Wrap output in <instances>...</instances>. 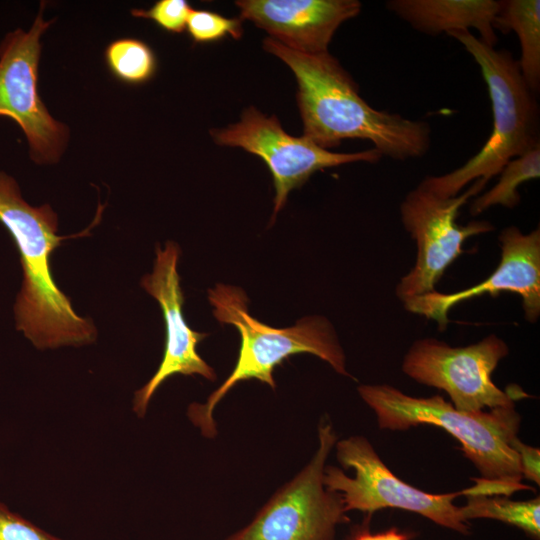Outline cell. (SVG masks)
Listing matches in <instances>:
<instances>
[{
	"label": "cell",
	"instance_id": "1",
	"mask_svg": "<svg viewBox=\"0 0 540 540\" xmlns=\"http://www.w3.org/2000/svg\"><path fill=\"white\" fill-rule=\"evenodd\" d=\"M263 48L295 74L303 136L316 145L329 150L344 139L368 140L382 156L396 160L420 158L429 150L431 127L427 122L371 107L329 52L300 53L270 37L264 39Z\"/></svg>",
	"mask_w": 540,
	"mask_h": 540
},
{
	"label": "cell",
	"instance_id": "2",
	"mask_svg": "<svg viewBox=\"0 0 540 540\" xmlns=\"http://www.w3.org/2000/svg\"><path fill=\"white\" fill-rule=\"evenodd\" d=\"M0 222L18 248L23 269L14 305L17 329L40 350L94 342L97 331L93 322L76 314L53 279L51 256L67 238L56 234V213L49 204L35 207L27 203L14 178L2 171Z\"/></svg>",
	"mask_w": 540,
	"mask_h": 540
},
{
	"label": "cell",
	"instance_id": "3",
	"mask_svg": "<svg viewBox=\"0 0 540 540\" xmlns=\"http://www.w3.org/2000/svg\"><path fill=\"white\" fill-rule=\"evenodd\" d=\"M208 299L214 317L222 324L237 328L241 346L235 367L224 383L204 404L193 403L188 408L190 420L204 436L216 434L213 411L235 384L254 378L274 389V368L293 354H313L337 373L351 376L346 370L345 354L335 330L325 317L307 316L294 326L274 328L250 315L247 296L239 287L218 284L208 291Z\"/></svg>",
	"mask_w": 540,
	"mask_h": 540
},
{
	"label": "cell",
	"instance_id": "4",
	"mask_svg": "<svg viewBox=\"0 0 540 540\" xmlns=\"http://www.w3.org/2000/svg\"><path fill=\"white\" fill-rule=\"evenodd\" d=\"M458 40L480 67L493 112V128L480 151L456 170L426 177L419 185L433 194L457 196L470 182L484 185L513 158L540 146L539 109L511 52L497 50L468 30L447 33Z\"/></svg>",
	"mask_w": 540,
	"mask_h": 540
},
{
	"label": "cell",
	"instance_id": "5",
	"mask_svg": "<svg viewBox=\"0 0 540 540\" xmlns=\"http://www.w3.org/2000/svg\"><path fill=\"white\" fill-rule=\"evenodd\" d=\"M358 393L374 410L381 429L404 431L420 424L438 426L460 442L481 478L509 485L516 491L531 489L522 484L518 454L512 447L521 422L515 406L469 413L456 409L439 395L413 397L387 384L360 385Z\"/></svg>",
	"mask_w": 540,
	"mask_h": 540
},
{
	"label": "cell",
	"instance_id": "6",
	"mask_svg": "<svg viewBox=\"0 0 540 540\" xmlns=\"http://www.w3.org/2000/svg\"><path fill=\"white\" fill-rule=\"evenodd\" d=\"M336 456L346 469L355 471L347 476L341 469L326 465L323 484L340 494L345 511L373 513L382 508H399L418 513L438 525L469 533V524L453 500L463 492L432 494L405 483L386 466L371 443L363 436H351L337 441Z\"/></svg>",
	"mask_w": 540,
	"mask_h": 540
},
{
	"label": "cell",
	"instance_id": "7",
	"mask_svg": "<svg viewBox=\"0 0 540 540\" xmlns=\"http://www.w3.org/2000/svg\"><path fill=\"white\" fill-rule=\"evenodd\" d=\"M318 440L310 462L226 540H334L337 525L348 517L340 494L323 484L326 460L337 442L327 417L319 423Z\"/></svg>",
	"mask_w": 540,
	"mask_h": 540
},
{
	"label": "cell",
	"instance_id": "8",
	"mask_svg": "<svg viewBox=\"0 0 540 540\" xmlns=\"http://www.w3.org/2000/svg\"><path fill=\"white\" fill-rule=\"evenodd\" d=\"M44 7L29 30L17 28L0 42V116L19 125L36 164L50 165L66 151L70 130L49 113L38 93L41 37L53 22L44 18Z\"/></svg>",
	"mask_w": 540,
	"mask_h": 540
},
{
	"label": "cell",
	"instance_id": "9",
	"mask_svg": "<svg viewBox=\"0 0 540 540\" xmlns=\"http://www.w3.org/2000/svg\"><path fill=\"white\" fill-rule=\"evenodd\" d=\"M485 186L478 179L464 193L444 198L418 185L406 195L400 205V216L416 242L417 256L412 269L396 287V295L402 302L435 291L444 271L463 253L465 241L494 229L484 220L466 225L456 221L460 208Z\"/></svg>",
	"mask_w": 540,
	"mask_h": 540
},
{
	"label": "cell",
	"instance_id": "10",
	"mask_svg": "<svg viewBox=\"0 0 540 540\" xmlns=\"http://www.w3.org/2000/svg\"><path fill=\"white\" fill-rule=\"evenodd\" d=\"M508 353L505 341L495 334L464 347L423 338L405 354L402 371L418 383L445 391L456 409L477 413L487 407L515 406V397L498 388L491 378Z\"/></svg>",
	"mask_w": 540,
	"mask_h": 540
},
{
	"label": "cell",
	"instance_id": "11",
	"mask_svg": "<svg viewBox=\"0 0 540 540\" xmlns=\"http://www.w3.org/2000/svg\"><path fill=\"white\" fill-rule=\"evenodd\" d=\"M211 135L215 143L242 148L266 163L275 188L273 218L285 205L289 192L316 171L359 161L375 163L382 157L375 148L355 153L323 149L304 136L289 135L276 116H266L254 107L244 110L238 123L212 130Z\"/></svg>",
	"mask_w": 540,
	"mask_h": 540
},
{
	"label": "cell",
	"instance_id": "12",
	"mask_svg": "<svg viewBox=\"0 0 540 540\" xmlns=\"http://www.w3.org/2000/svg\"><path fill=\"white\" fill-rule=\"evenodd\" d=\"M179 246L171 241L162 250L156 247L153 272L145 275L141 286L159 303L165 322V347L159 368L151 379L134 393L133 411L144 417L149 402L159 386L175 374L200 375L210 381L216 373L198 354L197 345L207 336L192 330L183 315L184 295L177 264Z\"/></svg>",
	"mask_w": 540,
	"mask_h": 540
},
{
	"label": "cell",
	"instance_id": "13",
	"mask_svg": "<svg viewBox=\"0 0 540 540\" xmlns=\"http://www.w3.org/2000/svg\"><path fill=\"white\" fill-rule=\"evenodd\" d=\"M501 259L498 267L482 282L453 293L436 290L405 300L407 311L435 320L444 329L449 311L457 304L484 294H518L526 320L535 323L540 316V230L524 234L509 226L499 235Z\"/></svg>",
	"mask_w": 540,
	"mask_h": 540
},
{
	"label": "cell",
	"instance_id": "14",
	"mask_svg": "<svg viewBox=\"0 0 540 540\" xmlns=\"http://www.w3.org/2000/svg\"><path fill=\"white\" fill-rule=\"evenodd\" d=\"M240 19L253 22L269 37L304 54L328 52L338 27L357 16V0H241Z\"/></svg>",
	"mask_w": 540,
	"mask_h": 540
},
{
	"label": "cell",
	"instance_id": "15",
	"mask_svg": "<svg viewBox=\"0 0 540 540\" xmlns=\"http://www.w3.org/2000/svg\"><path fill=\"white\" fill-rule=\"evenodd\" d=\"M386 7L415 30L429 35L474 28L480 40L495 47L494 21L500 1L495 0H390Z\"/></svg>",
	"mask_w": 540,
	"mask_h": 540
},
{
	"label": "cell",
	"instance_id": "16",
	"mask_svg": "<svg viewBox=\"0 0 540 540\" xmlns=\"http://www.w3.org/2000/svg\"><path fill=\"white\" fill-rule=\"evenodd\" d=\"M494 29L502 33L514 31L520 41L521 74L536 94L540 87V1L501 0Z\"/></svg>",
	"mask_w": 540,
	"mask_h": 540
},
{
	"label": "cell",
	"instance_id": "17",
	"mask_svg": "<svg viewBox=\"0 0 540 540\" xmlns=\"http://www.w3.org/2000/svg\"><path fill=\"white\" fill-rule=\"evenodd\" d=\"M499 174L498 182L472 201L471 215L476 216L497 205L516 207L520 202V185L540 176V146L511 159Z\"/></svg>",
	"mask_w": 540,
	"mask_h": 540
},
{
	"label": "cell",
	"instance_id": "18",
	"mask_svg": "<svg viewBox=\"0 0 540 540\" xmlns=\"http://www.w3.org/2000/svg\"><path fill=\"white\" fill-rule=\"evenodd\" d=\"M466 505L460 507L465 521L469 519H495L516 526L535 539L540 536V499L513 501L490 496H466Z\"/></svg>",
	"mask_w": 540,
	"mask_h": 540
},
{
	"label": "cell",
	"instance_id": "19",
	"mask_svg": "<svg viewBox=\"0 0 540 540\" xmlns=\"http://www.w3.org/2000/svg\"><path fill=\"white\" fill-rule=\"evenodd\" d=\"M105 61L120 81L138 85L150 80L156 72L157 60L151 47L136 38H119L105 50Z\"/></svg>",
	"mask_w": 540,
	"mask_h": 540
},
{
	"label": "cell",
	"instance_id": "20",
	"mask_svg": "<svg viewBox=\"0 0 540 540\" xmlns=\"http://www.w3.org/2000/svg\"><path fill=\"white\" fill-rule=\"evenodd\" d=\"M186 29L195 43L218 41L226 36L239 39L242 36V23L238 18H227L209 10L192 9Z\"/></svg>",
	"mask_w": 540,
	"mask_h": 540
},
{
	"label": "cell",
	"instance_id": "21",
	"mask_svg": "<svg viewBox=\"0 0 540 540\" xmlns=\"http://www.w3.org/2000/svg\"><path fill=\"white\" fill-rule=\"evenodd\" d=\"M191 10V6L185 0H160L147 10H131V15L149 19L168 32L181 33L186 29Z\"/></svg>",
	"mask_w": 540,
	"mask_h": 540
},
{
	"label": "cell",
	"instance_id": "22",
	"mask_svg": "<svg viewBox=\"0 0 540 540\" xmlns=\"http://www.w3.org/2000/svg\"><path fill=\"white\" fill-rule=\"evenodd\" d=\"M0 540H62L17 513L12 512L0 502Z\"/></svg>",
	"mask_w": 540,
	"mask_h": 540
},
{
	"label": "cell",
	"instance_id": "23",
	"mask_svg": "<svg viewBox=\"0 0 540 540\" xmlns=\"http://www.w3.org/2000/svg\"><path fill=\"white\" fill-rule=\"evenodd\" d=\"M512 447L518 454L523 478L540 484V451L536 447L526 445L518 437L512 441Z\"/></svg>",
	"mask_w": 540,
	"mask_h": 540
},
{
	"label": "cell",
	"instance_id": "24",
	"mask_svg": "<svg viewBox=\"0 0 540 540\" xmlns=\"http://www.w3.org/2000/svg\"><path fill=\"white\" fill-rule=\"evenodd\" d=\"M409 537L398 531L396 528H391L382 533L371 534L364 532L358 535L354 540H408Z\"/></svg>",
	"mask_w": 540,
	"mask_h": 540
}]
</instances>
